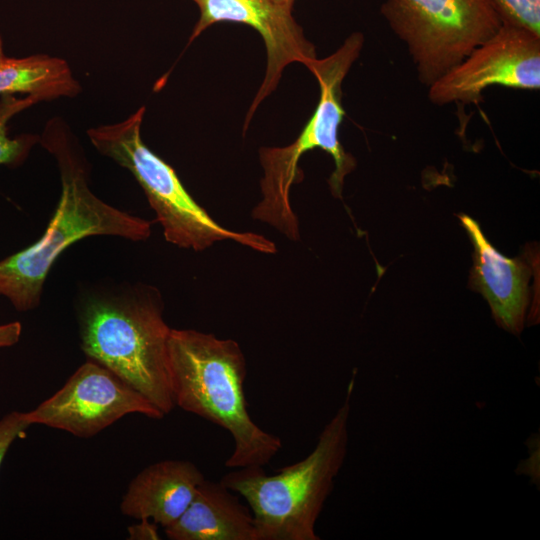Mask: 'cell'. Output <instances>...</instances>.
<instances>
[{
  "instance_id": "1",
  "label": "cell",
  "mask_w": 540,
  "mask_h": 540,
  "mask_svg": "<svg viewBox=\"0 0 540 540\" xmlns=\"http://www.w3.org/2000/svg\"><path fill=\"white\" fill-rule=\"evenodd\" d=\"M168 368L175 406L220 426L234 448L228 468L264 466L282 448L281 439L251 418L244 393L246 359L240 345L211 333L171 328Z\"/></svg>"
},
{
  "instance_id": "2",
  "label": "cell",
  "mask_w": 540,
  "mask_h": 540,
  "mask_svg": "<svg viewBox=\"0 0 540 540\" xmlns=\"http://www.w3.org/2000/svg\"><path fill=\"white\" fill-rule=\"evenodd\" d=\"M43 142L58 163L60 199L40 239L0 261V295L20 312L39 305L52 265L74 242L94 235L141 241L151 234L149 221L107 204L90 190L84 160L66 135L51 128Z\"/></svg>"
},
{
  "instance_id": "3",
  "label": "cell",
  "mask_w": 540,
  "mask_h": 540,
  "mask_svg": "<svg viewBox=\"0 0 540 540\" xmlns=\"http://www.w3.org/2000/svg\"><path fill=\"white\" fill-rule=\"evenodd\" d=\"M354 377L343 404L303 460L267 475L263 466L239 467L220 482L242 496L254 516L257 540H319L316 521L343 465Z\"/></svg>"
},
{
  "instance_id": "4",
  "label": "cell",
  "mask_w": 540,
  "mask_h": 540,
  "mask_svg": "<svg viewBox=\"0 0 540 540\" xmlns=\"http://www.w3.org/2000/svg\"><path fill=\"white\" fill-rule=\"evenodd\" d=\"M81 347L146 397L164 415L174 407L168 368L171 328L152 287H137L119 296L86 302L79 315Z\"/></svg>"
},
{
  "instance_id": "5",
  "label": "cell",
  "mask_w": 540,
  "mask_h": 540,
  "mask_svg": "<svg viewBox=\"0 0 540 540\" xmlns=\"http://www.w3.org/2000/svg\"><path fill=\"white\" fill-rule=\"evenodd\" d=\"M363 43V34L354 32L331 55L316 58L307 65L320 88L312 116L291 144L259 150L263 169L260 181L262 198L253 208L252 217L273 226L290 240L296 241L300 237L298 219L291 207L289 194L291 187L303 180V172L298 167L302 155L319 148L333 158L335 169L328 184L336 198H341L344 178L356 166L355 158L341 145L338 133L345 117L342 82L359 57Z\"/></svg>"
},
{
  "instance_id": "6",
  "label": "cell",
  "mask_w": 540,
  "mask_h": 540,
  "mask_svg": "<svg viewBox=\"0 0 540 540\" xmlns=\"http://www.w3.org/2000/svg\"><path fill=\"white\" fill-rule=\"evenodd\" d=\"M145 107L125 120L91 128L90 142L98 152L127 169L143 189L165 239L178 247L201 251L215 242L233 240L256 251L272 254L275 244L252 232H237L218 224L188 193L175 170L143 142Z\"/></svg>"
},
{
  "instance_id": "7",
  "label": "cell",
  "mask_w": 540,
  "mask_h": 540,
  "mask_svg": "<svg viewBox=\"0 0 540 540\" xmlns=\"http://www.w3.org/2000/svg\"><path fill=\"white\" fill-rule=\"evenodd\" d=\"M380 12L427 87L502 25L489 0H386Z\"/></svg>"
},
{
  "instance_id": "8",
  "label": "cell",
  "mask_w": 540,
  "mask_h": 540,
  "mask_svg": "<svg viewBox=\"0 0 540 540\" xmlns=\"http://www.w3.org/2000/svg\"><path fill=\"white\" fill-rule=\"evenodd\" d=\"M131 413L153 419L165 416L120 377L90 359L59 391L23 417L30 425L43 424L86 438Z\"/></svg>"
},
{
  "instance_id": "9",
  "label": "cell",
  "mask_w": 540,
  "mask_h": 540,
  "mask_svg": "<svg viewBox=\"0 0 540 540\" xmlns=\"http://www.w3.org/2000/svg\"><path fill=\"white\" fill-rule=\"evenodd\" d=\"M490 86L540 88V35L506 22L428 88L437 105L472 103Z\"/></svg>"
},
{
  "instance_id": "10",
  "label": "cell",
  "mask_w": 540,
  "mask_h": 540,
  "mask_svg": "<svg viewBox=\"0 0 540 540\" xmlns=\"http://www.w3.org/2000/svg\"><path fill=\"white\" fill-rule=\"evenodd\" d=\"M200 16L189 37L188 44L203 31L218 22H236L255 29L263 39L267 64L264 79L250 105L243 132L258 106L278 86L283 70L291 63L307 67L317 58L315 46L305 36L303 28L292 15V10L270 0H192Z\"/></svg>"
},
{
  "instance_id": "11",
  "label": "cell",
  "mask_w": 540,
  "mask_h": 540,
  "mask_svg": "<svg viewBox=\"0 0 540 540\" xmlns=\"http://www.w3.org/2000/svg\"><path fill=\"white\" fill-rule=\"evenodd\" d=\"M474 247L471 285L488 301L496 323L519 334L530 300L532 267L524 257L507 258L488 241L477 221L459 215Z\"/></svg>"
},
{
  "instance_id": "12",
  "label": "cell",
  "mask_w": 540,
  "mask_h": 540,
  "mask_svg": "<svg viewBox=\"0 0 540 540\" xmlns=\"http://www.w3.org/2000/svg\"><path fill=\"white\" fill-rule=\"evenodd\" d=\"M204 479L199 468L190 461L154 463L131 481L123 496L121 511L135 519H152L166 528L182 515Z\"/></svg>"
},
{
  "instance_id": "13",
  "label": "cell",
  "mask_w": 540,
  "mask_h": 540,
  "mask_svg": "<svg viewBox=\"0 0 540 540\" xmlns=\"http://www.w3.org/2000/svg\"><path fill=\"white\" fill-rule=\"evenodd\" d=\"M164 529L171 540H257L249 506L220 481L206 479L182 515Z\"/></svg>"
},
{
  "instance_id": "14",
  "label": "cell",
  "mask_w": 540,
  "mask_h": 540,
  "mask_svg": "<svg viewBox=\"0 0 540 540\" xmlns=\"http://www.w3.org/2000/svg\"><path fill=\"white\" fill-rule=\"evenodd\" d=\"M80 90L64 59L44 54L8 57L0 35V95L27 94L40 102L74 97Z\"/></svg>"
},
{
  "instance_id": "15",
  "label": "cell",
  "mask_w": 540,
  "mask_h": 540,
  "mask_svg": "<svg viewBox=\"0 0 540 540\" xmlns=\"http://www.w3.org/2000/svg\"><path fill=\"white\" fill-rule=\"evenodd\" d=\"M31 96L17 98L14 95H2L0 100V165L18 166L27 158L38 137L22 134L11 138L8 136V121L19 112L36 104Z\"/></svg>"
},
{
  "instance_id": "16",
  "label": "cell",
  "mask_w": 540,
  "mask_h": 540,
  "mask_svg": "<svg viewBox=\"0 0 540 540\" xmlns=\"http://www.w3.org/2000/svg\"><path fill=\"white\" fill-rule=\"evenodd\" d=\"M502 22L540 35V0H489Z\"/></svg>"
},
{
  "instance_id": "17",
  "label": "cell",
  "mask_w": 540,
  "mask_h": 540,
  "mask_svg": "<svg viewBox=\"0 0 540 540\" xmlns=\"http://www.w3.org/2000/svg\"><path fill=\"white\" fill-rule=\"evenodd\" d=\"M30 424L21 412H11L0 420V466L14 440L21 436Z\"/></svg>"
},
{
  "instance_id": "18",
  "label": "cell",
  "mask_w": 540,
  "mask_h": 540,
  "mask_svg": "<svg viewBox=\"0 0 540 540\" xmlns=\"http://www.w3.org/2000/svg\"><path fill=\"white\" fill-rule=\"evenodd\" d=\"M129 539L132 540H155L160 539L155 522L149 519H141V522L128 527Z\"/></svg>"
},
{
  "instance_id": "19",
  "label": "cell",
  "mask_w": 540,
  "mask_h": 540,
  "mask_svg": "<svg viewBox=\"0 0 540 540\" xmlns=\"http://www.w3.org/2000/svg\"><path fill=\"white\" fill-rule=\"evenodd\" d=\"M22 325L20 322H10L0 325V348L16 344L21 336Z\"/></svg>"
},
{
  "instance_id": "20",
  "label": "cell",
  "mask_w": 540,
  "mask_h": 540,
  "mask_svg": "<svg viewBox=\"0 0 540 540\" xmlns=\"http://www.w3.org/2000/svg\"><path fill=\"white\" fill-rule=\"evenodd\" d=\"M270 1H272L273 3L277 5H280L289 9H293V5L295 2V0H270Z\"/></svg>"
}]
</instances>
